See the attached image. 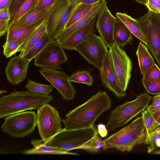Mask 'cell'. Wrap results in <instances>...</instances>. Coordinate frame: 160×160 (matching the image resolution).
Segmentation results:
<instances>
[{
  "label": "cell",
  "instance_id": "cell-1",
  "mask_svg": "<svg viewBox=\"0 0 160 160\" xmlns=\"http://www.w3.org/2000/svg\"><path fill=\"white\" fill-rule=\"evenodd\" d=\"M111 105V100L107 92L100 91L66 115L65 118L62 120L64 129L71 130L92 127L97 118Z\"/></svg>",
  "mask_w": 160,
  "mask_h": 160
},
{
  "label": "cell",
  "instance_id": "cell-2",
  "mask_svg": "<svg viewBox=\"0 0 160 160\" xmlns=\"http://www.w3.org/2000/svg\"><path fill=\"white\" fill-rule=\"evenodd\" d=\"M102 149L115 148L129 152L136 146L149 142L146 128L141 116L103 140Z\"/></svg>",
  "mask_w": 160,
  "mask_h": 160
},
{
  "label": "cell",
  "instance_id": "cell-3",
  "mask_svg": "<svg viewBox=\"0 0 160 160\" xmlns=\"http://www.w3.org/2000/svg\"><path fill=\"white\" fill-rule=\"evenodd\" d=\"M51 95L30 91H15L0 99V118L28 110H38L53 99Z\"/></svg>",
  "mask_w": 160,
  "mask_h": 160
},
{
  "label": "cell",
  "instance_id": "cell-4",
  "mask_svg": "<svg viewBox=\"0 0 160 160\" xmlns=\"http://www.w3.org/2000/svg\"><path fill=\"white\" fill-rule=\"evenodd\" d=\"M152 97L144 92L135 99L125 102L112 111L106 127L111 132L123 126L132 118L144 111L148 107Z\"/></svg>",
  "mask_w": 160,
  "mask_h": 160
},
{
  "label": "cell",
  "instance_id": "cell-5",
  "mask_svg": "<svg viewBox=\"0 0 160 160\" xmlns=\"http://www.w3.org/2000/svg\"><path fill=\"white\" fill-rule=\"evenodd\" d=\"M98 133L94 125L78 129L66 130L62 128L58 134L43 142L47 146L69 152L78 148L82 149L85 144Z\"/></svg>",
  "mask_w": 160,
  "mask_h": 160
},
{
  "label": "cell",
  "instance_id": "cell-6",
  "mask_svg": "<svg viewBox=\"0 0 160 160\" xmlns=\"http://www.w3.org/2000/svg\"><path fill=\"white\" fill-rule=\"evenodd\" d=\"M76 4L68 0H56L45 17L46 32L54 40L64 30Z\"/></svg>",
  "mask_w": 160,
  "mask_h": 160
},
{
  "label": "cell",
  "instance_id": "cell-7",
  "mask_svg": "<svg viewBox=\"0 0 160 160\" xmlns=\"http://www.w3.org/2000/svg\"><path fill=\"white\" fill-rule=\"evenodd\" d=\"M108 48L100 36L90 32L78 45L75 50L89 64L99 69L108 53Z\"/></svg>",
  "mask_w": 160,
  "mask_h": 160
},
{
  "label": "cell",
  "instance_id": "cell-8",
  "mask_svg": "<svg viewBox=\"0 0 160 160\" xmlns=\"http://www.w3.org/2000/svg\"><path fill=\"white\" fill-rule=\"evenodd\" d=\"M37 114L34 111L23 112L8 116L1 126L3 132L15 138L28 135L37 125Z\"/></svg>",
  "mask_w": 160,
  "mask_h": 160
},
{
  "label": "cell",
  "instance_id": "cell-9",
  "mask_svg": "<svg viewBox=\"0 0 160 160\" xmlns=\"http://www.w3.org/2000/svg\"><path fill=\"white\" fill-rule=\"evenodd\" d=\"M136 19L146 39L147 46L160 66V13L149 10Z\"/></svg>",
  "mask_w": 160,
  "mask_h": 160
},
{
  "label": "cell",
  "instance_id": "cell-10",
  "mask_svg": "<svg viewBox=\"0 0 160 160\" xmlns=\"http://www.w3.org/2000/svg\"><path fill=\"white\" fill-rule=\"evenodd\" d=\"M37 125L43 142L49 140L62 130L58 112L48 103L37 110Z\"/></svg>",
  "mask_w": 160,
  "mask_h": 160
},
{
  "label": "cell",
  "instance_id": "cell-11",
  "mask_svg": "<svg viewBox=\"0 0 160 160\" xmlns=\"http://www.w3.org/2000/svg\"><path fill=\"white\" fill-rule=\"evenodd\" d=\"M112 66L119 82L126 90L131 76L132 63L125 52L115 43L109 48Z\"/></svg>",
  "mask_w": 160,
  "mask_h": 160
},
{
  "label": "cell",
  "instance_id": "cell-12",
  "mask_svg": "<svg viewBox=\"0 0 160 160\" xmlns=\"http://www.w3.org/2000/svg\"><path fill=\"white\" fill-rule=\"evenodd\" d=\"M62 45L54 41L49 43L35 58L34 65L42 68L62 69L68 58Z\"/></svg>",
  "mask_w": 160,
  "mask_h": 160
},
{
  "label": "cell",
  "instance_id": "cell-13",
  "mask_svg": "<svg viewBox=\"0 0 160 160\" xmlns=\"http://www.w3.org/2000/svg\"><path fill=\"white\" fill-rule=\"evenodd\" d=\"M39 72L42 76L61 95L63 99H73L76 92L68 75L62 71L42 68Z\"/></svg>",
  "mask_w": 160,
  "mask_h": 160
},
{
  "label": "cell",
  "instance_id": "cell-14",
  "mask_svg": "<svg viewBox=\"0 0 160 160\" xmlns=\"http://www.w3.org/2000/svg\"><path fill=\"white\" fill-rule=\"evenodd\" d=\"M99 71L103 86L118 98L125 96V91L122 89L113 69L108 52Z\"/></svg>",
  "mask_w": 160,
  "mask_h": 160
},
{
  "label": "cell",
  "instance_id": "cell-15",
  "mask_svg": "<svg viewBox=\"0 0 160 160\" xmlns=\"http://www.w3.org/2000/svg\"><path fill=\"white\" fill-rule=\"evenodd\" d=\"M97 17L96 28L100 37L109 48L114 43L113 32L116 18L110 11L107 2L104 5Z\"/></svg>",
  "mask_w": 160,
  "mask_h": 160
},
{
  "label": "cell",
  "instance_id": "cell-16",
  "mask_svg": "<svg viewBox=\"0 0 160 160\" xmlns=\"http://www.w3.org/2000/svg\"><path fill=\"white\" fill-rule=\"evenodd\" d=\"M30 61L19 55L10 59L5 68L7 79L13 85L23 81L26 78Z\"/></svg>",
  "mask_w": 160,
  "mask_h": 160
},
{
  "label": "cell",
  "instance_id": "cell-17",
  "mask_svg": "<svg viewBox=\"0 0 160 160\" xmlns=\"http://www.w3.org/2000/svg\"><path fill=\"white\" fill-rule=\"evenodd\" d=\"M106 2L105 0H101L100 2L86 16L64 29L59 35L56 42L62 45L63 42L74 33L83 27L92 19L97 17Z\"/></svg>",
  "mask_w": 160,
  "mask_h": 160
},
{
  "label": "cell",
  "instance_id": "cell-18",
  "mask_svg": "<svg viewBox=\"0 0 160 160\" xmlns=\"http://www.w3.org/2000/svg\"><path fill=\"white\" fill-rule=\"evenodd\" d=\"M45 17L38 22L27 27L15 28L9 26L7 32L6 41L26 42L32 33L44 23Z\"/></svg>",
  "mask_w": 160,
  "mask_h": 160
},
{
  "label": "cell",
  "instance_id": "cell-19",
  "mask_svg": "<svg viewBox=\"0 0 160 160\" xmlns=\"http://www.w3.org/2000/svg\"><path fill=\"white\" fill-rule=\"evenodd\" d=\"M97 17L91 20L63 42L62 44L63 48L70 50H76L78 45L88 34L90 32L95 33L94 25Z\"/></svg>",
  "mask_w": 160,
  "mask_h": 160
},
{
  "label": "cell",
  "instance_id": "cell-20",
  "mask_svg": "<svg viewBox=\"0 0 160 160\" xmlns=\"http://www.w3.org/2000/svg\"><path fill=\"white\" fill-rule=\"evenodd\" d=\"M31 143L33 148L24 150L22 153L24 154H50L78 155L61 149L47 146L43 143L42 140L32 139Z\"/></svg>",
  "mask_w": 160,
  "mask_h": 160
},
{
  "label": "cell",
  "instance_id": "cell-21",
  "mask_svg": "<svg viewBox=\"0 0 160 160\" xmlns=\"http://www.w3.org/2000/svg\"><path fill=\"white\" fill-rule=\"evenodd\" d=\"M113 38L114 43L122 47L132 40V34L125 24L116 16Z\"/></svg>",
  "mask_w": 160,
  "mask_h": 160
},
{
  "label": "cell",
  "instance_id": "cell-22",
  "mask_svg": "<svg viewBox=\"0 0 160 160\" xmlns=\"http://www.w3.org/2000/svg\"><path fill=\"white\" fill-rule=\"evenodd\" d=\"M52 6L44 9H34L9 26L15 28H22L34 24L46 16Z\"/></svg>",
  "mask_w": 160,
  "mask_h": 160
},
{
  "label": "cell",
  "instance_id": "cell-23",
  "mask_svg": "<svg viewBox=\"0 0 160 160\" xmlns=\"http://www.w3.org/2000/svg\"><path fill=\"white\" fill-rule=\"evenodd\" d=\"M116 16L125 24L132 34L147 46L146 39L136 19L133 18L125 13L117 12Z\"/></svg>",
  "mask_w": 160,
  "mask_h": 160
},
{
  "label": "cell",
  "instance_id": "cell-24",
  "mask_svg": "<svg viewBox=\"0 0 160 160\" xmlns=\"http://www.w3.org/2000/svg\"><path fill=\"white\" fill-rule=\"evenodd\" d=\"M136 54L141 73L143 75L150 67L155 64L154 60L146 46L141 42H139Z\"/></svg>",
  "mask_w": 160,
  "mask_h": 160
},
{
  "label": "cell",
  "instance_id": "cell-25",
  "mask_svg": "<svg viewBox=\"0 0 160 160\" xmlns=\"http://www.w3.org/2000/svg\"><path fill=\"white\" fill-rule=\"evenodd\" d=\"M101 0L93 4L80 3L76 4L66 24L65 29L68 28L86 16L100 2Z\"/></svg>",
  "mask_w": 160,
  "mask_h": 160
},
{
  "label": "cell",
  "instance_id": "cell-26",
  "mask_svg": "<svg viewBox=\"0 0 160 160\" xmlns=\"http://www.w3.org/2000/svg\"><path fill=\"white\" fill-rule=\"evenodd\" d=\"M46 32V26L44 23L38 27L28 39L20 51L19 55L23 57L26 55Z\"/></svg>",
  "mask_w": 160,
  "mask_h": 160
},
{
  "label": "cell",
  "instance_id": "cell-27",
  "mask_svg": "<svg viewBox=\"0 0 160 160\" xmlns=\"http://www.w3.org/2000/svg\"><path fill=\"white\" fill-rule=\"evenodd\" d=\"M53 41L51 36L46 32L38 42L23 57L31 61L49 43Z\"/></svg>",
  "mask_w": 160,
  "mask_h": 160
},
{
  "label": "cell",
  "instance_id": "cell-28",
  "mask_svg": "<svg viewBox=\"0 0 160 160\" xmlns=\"http://www.w3.org/2000/svg\"><path fill=\"white\" fill-rule=\"evenodd\" d=\"M26 88L30 92L44 95H49L52 90V86L38 83L28 79Z\"/></svg>",
  "mask_w": 160,
  "mask_h": 160
},
{
  "label": "cell",
  "instance_id": "cell-29",
  "mask_svg": "<svg viewBox=\"0 0 160 160\" xmlns=\"http://www.w3.org/2000/svg\"><path fill=\"white\" fill-rule=\"evenodd\" d=\"M25 42L18 41H6L2 46L4 55L7 58H8L17 52H20Z\"/></svg>",
  "mask_w": 160,
  "mask_h": 160
},
{
  "label": "cell",
  "instance_id": "cell-30",
  "mask_svg": "<svg viewBox=\"0 0 160 160\" xmlns=\"http://www.w3.org/2000/svg\"><path fill=\"white\" fill-rule=\"evenodd\" d=\"M38 0H25L17 11L13 23L18 21L24 16L34 9Z\"/></svg>",
  "mask_w": 160,
  "mask_h": 160
},
{
  "label": "cell",
  "instance_id": "cell-31",
  "mask_svg": "<svg viewBox=\"0 0 160 160\" xmlns=\"http://www.w3.org/2000/svg\"><path fill=\"white\" fill-rule=\"evenodd\" d=\"M69 78L71 82L81 83L89 86L92 85L93 80L90 73L85 70L74 73Z\"/></svg>",
  "mask_w": 160,
  "mask_h": 160
},
{
  "label": "cell",
  "instance_id": "cell-32",
  "mask_svg": "<svg viewBox=\"0 0 160 160\" xmlns=\"http://www.w3.org/2000/svg\"><path fill=\"white\" fill-rule=\"evenodd\" d=\"M97 133L83 146L82 149L90 152H97L103 146V140Z\"/></svg>",
  "mask_w": 160,
  "mask_h": 160
},
{
  "label": "cell",
  "instance_id": "cell-33",
  "mask_svg": "<svg viewBox=\"0 0 160 160\" xmlns=\"http://www.w3.org/2000/svg\"><path fill=\"white\" fill-rule=\"evenodd\" d=\"M149 145L148 152L151 153L156 148H160V126L151 132L148 137Z\"/></svg>",
  "mask_w": 160,
  "mask_h": 160
},
{
  "label": "cell",
  "instance_id": "cell-34",
  "mask_svg": "<svg viewBox=\"0 0 160 160\" xmlns=\"http://www.w3.org/2000/svg\"><path fill=\"white\" fill-rule=\"evenodd\" d=\"M143 79L153 82L160 80V69L156 64L150 67L143 75Z\"/></svg>",
  "mask_w": 160,
  "mask_h": 160
},
{
  "label": "cell",
  "instance_id": "cell-35",
  "mask_svg": "<svg viewBox=\"0 0 160 160\" xmlns=\"http://www.w3.org/2000/svg\"><path fill=\"white\" fill-rule=\"evenodd\" d=\"M142 83L148 93L153 95L160 94V80L150 82L142 79Z\"/></svg>",
  "mask_w": 160,
  "mask_h": 160
},
{
  "label": "cell",
  "instance_id": "cell-36",
  "mask_svg": "<svg viewBox=\"0 0 160 160\" xmlns=\"http://www.w3.org/2000/svg\"><path fill=\"white\" fill-rule=\"evenodd\" d=\"M25 0H12L9 7L10 19L9 24L10 25L13 22L16 13L22 4Z\"/></svg>",
  "mask_w": 160,
  "mask_h": 160
},
{
  "label": "cell",
  "instance_id": "cell-37",
  "mask_svg": "<svg viewBox=\"0 0 160 160\" xmlns=\"http://www.w3.org/2000/svg\"><path fill=\"white\" fill-rule=\"evenodd\" d=\"M141 114L148 136L149 129L153 122V115L147 109L145 110L142 112Z\"/></svg>",
  "mask_w": 160,
  "mask_h": 160
},
{
  "label": "cell",
  "instance_id": "cell-38",
  "mask_svg": "<svg viewBox=\"0 0 160 160\" xmlns=\"http://www.w3.org/2000/svg\"><path fill=\"white\" fill-rule=\"evenodd\" d=\"M148 110L152 115L160 110V94L154 96L150 105L147 107Z\"/></svg>",
  "mask_w": 160,
  "mask_h": 160
},
{
  "label": "cell",
  "instance_id": "cell-39",
  "mask_svg": "<svg viewBox=\"0 0 160 160\" xmlns=\"http://www.w3.org/2000/svg\"><path fill=\"white\" fill-rule=\"evenodd\" d=\"M146 6L149 10L160 13V0H148Z\"/></svg>",
  "mask_w": 160,
  "mask_h": 160
},
{
  "label": "cell",
  "instance_id": "cell-40",
  "mask_svg": "<svg viewBox=\"0 0 160 160\" xmlns=\"http://www.w3.org/2000/svg\"><path fill=\"white\" fill-rule=\"evenodd\" d=\"M153 122L148 131V137L149 134L153 131L158 127L160 126V110L153 114Z\"/></svg>",
  "mask_w": 160,
  "mask_h": 160
},
{
  "label": "cell",
  "instance_id": "cell-41",
  "mask_svg": "<svg viewBox=\"0 0 160 160\" xmlns=\"http://www.w3.org/2000/svg\"><path fill=\"white\" fill-rule=\"evenodd\" d=\"M55 1L56 0H39L35 9H42L48 8L52 5Z\"/></svg>",
  "mask_w": 160,
  "mask_h": 160
},
{
  "label": "cell",
  "instance_id": "cell-42",
  "mask_svg": "<svg viewBox=\"0 0 160 160\" xmlns=\"http://www.w3.org/2000/svg\"><path fill=\"white\" fill-rule=\"evenodd\" d=\"M9 25V20H0V37L3 36L7 32Z\"/></svg>",
  "mask_w": 160,
  "mask_h": 160
},
{
  "label": "cell",
  "instance_id": "cell-43",
  "mask_svg": "<svg viewBox=\"0 0 160 160\" xmlns=\"http://www.w3.org/2000/svg\"><path fill=\"white\" fill-rule=\"evenodd\" d=\"M10 14L9 7H7L0 10V20H9Z\"/></svg>",
  "mask_w": 160,
  "mask_h": 160
},
{
  "label": "cell",
  "instance_id": "cell-44",
  "mask_svg": "<svg viewBox=\"0 0 160 160\" xmlns=\"http://www.w3.org/2000/svg\"><path fill=\"white\" fill-rule=\"evenodd\" d=\"M98 134L102 138H105L107 135L108 130L106 126L102 123H100L97 126Z\"/></svg>",
  "mask_w": 160,
  "mask_h": 160
},
{
  "label": "cell",
  "instance_id": "cell-45",
  "mask_svg": "<svg viewBox=\"0 0 160 160\" xmlns=\"http://www.w3.org/2000/svg\"><path fill=\"white\" fill-rule=\"evenodd\" d=\"M12 0H0V10L7 7H9Z\"/></svg>",
  "mask_w": 160,
  "mask_h": 160
},
{
  "label": "cell",
  "instance_id": "cell-46",
  "mask_svg": "<svg viewBox=\"0 0 160 160\" xmlns=\"http://www.w3.org/2000/svg\"><path fill=\"white\" fill-rule=\"evenodd\" d=\"M100 0H79L76 3V4L80 3L93 4L95 3Z\"/></svg>",
  "mask_w": 160,
  "mask_h": 160
},
{
  "label": "cell",
  "instance_id": "cell-47",
  "mask_svg": "<svg viewBox=\"0 0 160 160\" xmlns=\"http://www.w3.org/2000/svg\"><path fill=\"white\" fill-rule=\"evenodd\" d=\"M136 1L137 2H138V3H141L142 4H143L146 5L147 2L148 0H134Z\"/></svg>",
  "mask_w": 160,
  "mask_h": 160
},
{
  "label": "cell",
  "instance_id": "cell-48",
  "mask_svg": "<svg viewBox=\"0 0 160 160\" xmlns=\"http://www.w3.org/2000/svg\"><path fill=\"white\" fill-rule=\"evenodd\" d=\"M69 3L71 4H76L77 2L79 0H68Z\"/></svg>",
  "mask_w": 160,
  "mask_h": 160
},
{
  "label": "cell",
  "instance_id": "cell-49",
  "mask_svg": "<svg viewBox=\"0 0 160 160\" xmlns=\"http://www.w3.org/2000/svg\"><path fill=\"white\" fill-rule=\"evenodd\" d=\"M39 0H38V1H39Z\"/></svg>",
  "mask_w": 160,
  "mask_h": 160
}]
</instances>
